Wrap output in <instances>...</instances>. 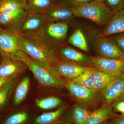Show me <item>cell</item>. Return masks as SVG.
<instances>
[{
	"label": "cell",
	"instance_id": "1",
	"mask_svg": "<svg viewBox=\"0 0 124 124\" xmlns=\"http://www.w3.org/2000/svg\"><path fill=\"white\" fill-rule=\"evenodd\" d=\"M28 13L26 0H0V27L18 32Z\"/></svg>",
	"mask_w": 124,
	"mask_h": 124
},
{
	"label": "cell",
	"instance_id": "2",
	"mask_svg": "<svg viewBox=\"0 0 124 124\" xmlns=\"http://www.w3.org/2000/svg\"><path fill=\"white\" fill-rule=\"evenodd\" d=\"M19 35L21 50L29 57L47 68L54 67L57 63L59 59L55 51L36 37H26Z\"/></svg>",
	"mask_w": 124,
	"mask_h": 124
},
{
	"label": "cell",
	"instance_id": "3",
	"mask_svg": "<svg viewBox=\"0 0 124 124\" xmlns=\"http://www.w3.org/2000/svg\"><path fill=\"white\" fill-rule=\"evenodd\" d=\"M17 58L26 64L41 85L57 88L64 86V81L59 75L54 67L47 68L44 66L22 51L19 52Z\"/></svg>",
	"mask_w": 124,
	"mask_h": 124
},
{
	"label": "cell",
	"instance_id": "4",
	"mask_svg": "<svg viewBox=\"0 0 124 124\" xmlns=\"http://www.w3.org/2000/svg\"><path fill=\"white\" fill-rule=\"evenodd\" d=\"M72 7L74 17L87 19L100 26H105L116 12L104 2L95 1Z\"/></svg>",
	"mask_w": 124,
	"mask_h": 124
},
{
	"label": "cell",
	"instance_id": "5",
	"mask_svg": "<svg viewBox=\"0 0 124 124\" xmlns=\"http://www.w3.org/2000/svg\"><path fill=\"white\" fill-rule=\"evenodd\" d=\"M69 29L68 22H47L38 31L36 37L54 51L64 46Z\"/></svg>",
	"mask_w": 124,
	"mask_h": 124
},
{
	"label": "cell",
	"instance_id": "6",
	"mask_svg": "<svg viewBox=\"0 0 124 124\" xmlns=\"http://www.w3.org/2000/svg\"><path fill=\"white\" fill-rule=\"evenodd\" d=\"M64 81V86L73 97L80 102L88 106H94L100 101L102 96L101 92L88 88L66 80Z\"/></svg>",
	"mask_w": 124,
	"mask_h": 124
},
{
	"label": "cell",
	"instance_id": "7",
	"mask_svg": "<svg viewBox=\"0 0 124 124\" xmlns=\"http://www.w3.org/2000/svg\"><path fill=\"white\" fill-rule=\"evenodd\" d=\"M20 48L19 35L17 32L3 29L0 27V54L1 56L17 59Z\"/></svg>",
	"mask_w": 124,
	"mask_h": 124
},
{
	"label": "cell",
	"instance_id": "8",
	"mask_svg": "<svg viewBox=\"0 0 124 124\" xmlns=\"http://www.w3.org/2000/svg\"><path fill=\"white\" fill-rule=\"evenodd\" d=\"M44 14L47 22H68L74 17L72 7L67 0H57Z\"/></svg>",
	"mask_w": 124,
	"mask_h": 124
},
{
	"label": "cell",
	"instance_id": "9",
	"mask_svg": "<svg viewBox=\"0 0 124 124\" xmlns=\"http://www.w3.org/2000/svg\"><path fill=\"white\" fill-rule=\"evenodd\" d=\"M93 67L111 75L124 74V59H111L99 56L91 57Z\"/></svg>",
	"mask_w": 124,
	"mask_h": 124
},
{
	"label": "cell",
	"instance_id": "10",
	"mask_svg": "<svg viewBox=\"0 0 124 124\" xmlns=\"http://www.w3.org/2000/svg\"><path fill=\"white\" fill-rule=\"evenodd\" d=\"M44 14H28L18 33L26 37H35L47 23Z\"/></svg>",
	"mask_w": 124,
	"mask_h": 124
},
{
	"label": "cell",
	"instance_id": "11",
	"mask_svg": "<svg viewBox=\"0 0 124 124\" xmlns=\"http://www.w3.org/2000/svg\"><path fill=\"white\" fill-rule=\"evenodd\" d=\"M95 47L99 56L111 59H124V53L110 37L97 38Z\"/></svg>",
	"mask_w": 124,
	"mask_h": 124
},
{
	"label": "cell",
	"instance_id": "12",
	"mask_svg": "<svg viewBox=\"0 0 124 124\" xmlns=\"http://www.w3.org/2000/svg\"><path fill=\"white\" fill-rule=\"evenodd\" d=\"M90 67L59 59L54 67L60 77L67 80L71 81L87 70Z\"/></svg>",
	"mask_w": 124,
	"mask_h": 124
},
{
	"label": "cell",
	"instance_id": "13",
	"mask_svg": "<svg viewBox=\"0 0 124 124\" xmlns=\"http://www.w3.org/2000/svg\"><path fill=\"white\" fill-rule=\"evenodd\" d=\"M27 68L26 64L18 59L1 56L0 61V78H11L18 76Z\"/></svg>",
	"mask_w": 124,
	"mask_h": 124
},
{
	"label": "cell",
	"instance_id": "14",
	"mask_svg": "<svg viewBox=\"0 0 124 124\" xmlns=\"http://www.w3.org/2000/svg\"><path fill=\"white\" fill-rule=\"evenodd\" d=\"M124 91V74L116 77L110 81L101 91L107 103L117 100Z\"/></svg>",
	"mask_w": 124,
	"mask_h": 124
},
{
	"label": "cell",
	"instance_id": "15",
	"mask_svg": "<svg viewBox=\"0 0 124 124\" xmlns=\"http://www.w3.org/2000/svg\"><path fill=\"white\" fill-rule=\"evenodd\" d=\"M124 32V10L116 12L97 38H103Z\"/></svg>",
	"mask_w": 124,
	"mask_h": 124
},
{
	"label": "cell",
	"instance_id": "16",
	"mask_svg": "<svg viewBox=\"0 0 124 124\" xmlns=\"http://www.w3.org/2000/svg\"><path fill=\"white\" fill-rule=\"evenodd\" d=\"M58 50L62 60L86 66L93 67L91 57L72 47L63 46Z\"/></svg>",
	"mask_w": 124,
	"mask_h": 124
},
{
	"label": "cell",
	"instance_id": "17",
	"mask_svg": "<svg viewBox=\"0 0 124 124\" xmlns=\"http://www.w3.org/2000/svg\"><path fill=\"white\" fill-rule=\"evenodd\" d=\"M110 103H106L93 111L85 124H101L118 116Z\"/></svg>",
	"mask_w": 124,
	"mask_h": 124
},
{
	"label": "cell",
	"instance_id": "18",
	"mask_svg": "<svg viewBox=\"0 0 124 124\" xmlns=\"http://www.w3.org/2000/svg\"><path fill=\"white\" fill-rule=\"evenodd\" d=\"M57 0H26L28 14H45Z\"/></svg>",
	"mask_w": 124,
	"mask_h": 124
},
{
	"label": "cell",
	"instance_id": "19",
	"mask_svg": "<svg viewBox=\"0 0 124 124\" xmlns=\"http://www.w3.org/2000/svg\"><path fill=\"white\" fill-rule=\"evenodd\" d=\"M92 111L88 106L81 102L77 103L72 109V119L75 124H85Z\"/></svg>",
	"mask_w": 124,
	"mask_h": 124
},
{
	"label": "cell",
	"instance_id": "20",
	"mask_svg": "<svg viewBox=\"0 0 124 124\" xmlns=\"http://www.w3.org/2000/svg\"><path fill=\"white\" fill-rule=\"evenodd\" d=\"M93 72L94 90L100 92L102 91L109 82L117 77L107 74L94 67L93 68Z\"/></svg>",
	"mask_w": 124,
	"mask_h": 124
},
{
	"label": "cell",
	"instance_id": "21",
	"mask_svg": "<svg viewBox=\"0 0 124 124\" xmlns=\"http://www.w3.org/2000/svg\"><path fill=\"white\" fill-rule=\"evenodd\" d=\"M66 108L62 107L56 110L44 113L34 119L33 124H53L60 119Z\"/></svg>",
	"mask_w": 124,
	"mask_h": 124
},
{
	"label": "cell",
	"instance_id": "22",
	"mask_svg": "<svg viewBox=\"0 0 124 124\" xmlns=\"http://www.w3.org/2000/svg\"><path fill=\"white\" fill-rule=\"evenodd\" d=\"M93 68V67H90L87 70L70 81L88 88L94 90Z\"/></svg>",
	"mask_w": 124,
	"mask_h": 124
},
{
	"label": "cell",
	"instance_id": "23",
	"mask_svg": "<svg viewBox=\"0 0 124 124\" xmlns=\"http://www.w3.org/2000/svg\"><path fill=\"white\" fill-rule=\"evenodd\" d=\"M68 42L73 46L85 51L88 52L89 48L85 35L80 29L76 30L68 40Z\"/></svg>",
	"mask_w": 124,
	"mask_h": 124
},
{
	"label": "cell",
	"instance_id": "24",
	"mask_svg": "<svg viewBox=\"0 0 124 124\" xmlns=\"http://www.w3.org/2000/svg\"><path fill=\"white\" fill-rule=\"evenodd\" d=\"M30 116L26 111H21L10 114L7 116L0 124H28Z\"/></svg>",
	"mask_w": 124,
	"mask_h": 124
},
{
	"label": "cell",
	"instance_id": "25",
	"mask_svg": "<svg viewBox=\"0 0 124 124\" xmlns=\"http://www.w3.org/2000/svg\"><path fill=\"white\" fill-rule=\"evenodd\" d=\"M30 78L27 76L20 82L16 89L14 97V104L17 105L24 100L28 93Z\"/></svg>",
	"mask_w": 124,
	"mask_h": 124
},
{
	"label": "cell",
	"instance_id": "26",
	"mask_svg": "<svg viewBox=\"0 0 124 124\" xmlns=\"http://www.w3.org/2000/svg\"><path fill=\"white\" fill-rule=\"evenodd\" d=\"M17 77L11 78L0 89V109L4 107L8 101Z\"/></svg>",
	"mask_w": 124,
	"mask_h": 124
},
{
	"label": "cell",
	"instance_id": "27",
	"mask_svg": "<svg viewBox=\"0 0 124 124\" xmlns=\"http://www.w3.org/2000/svg\"><path fill=\"white\" fill-rule=\"evenodd\" d=\"M62 103L61 99L57 97H49L37 100L36 101L37 106L41 109L44 110L53 109L59 106Z\"/></svg>",
	"mask_w": 124,
	"mask_h": 124
},
{
	"label": "cell",
	"instance_id": "28",
	"mask_svg": "<svg viewBox=\"0 0 124 124\" xmlns=\"http://www.w3.org/2000/svg\"><path fill=\"white\" fill-rule=\"evenodd\" d=\"M103 2L112 11L124 10V0H104Z\"/></svg>",
	"mask_w": 124,
	"mask_h": 124
},
{
	"label": "cell",
	"instance_id": "29",
	"mask_svg": "<svg viewBox=\"0 0 124 124\" xmlns=\"http://www.w3.org/2000/svg\"><path fill=\"white\" fill-rule=\"evenodd\" d=\"M124 53V32L112 36L110 37Z\"/></svg>",
	"mask_w": 124,
	"mask_h": 124
},
{
	"label": "cell",
	"instance_id": "30",
	"mask_svg": "<svg viewBox=\"0 0 124 124\" xmlns=\"http://www.w3.org/2000/svg\"><path fill=\"white\" fill-rule=\"evenodd\" d=\"M113 110L122 114L124 116V100L117 99L113 101L112 104Z\"/></svg>",
	"mask_w": 124,
	"mask_h": 124
},
{
	"label": "cell",
	"instance_id": "31",
	"mask_svg": "<svg viewBox=\"0 0 124 124\" xmlns=\"http://www.w3.org/2000/svg\"><path fill=\"white\" fill-rule=\"evenodd\" d=\"M67 1L72 7H76L92 2L94 0H67Z\"/></svg>",
	"mask_w": 124,
	"mask_h": 124
},
{
	"label": "cell",
	"instance_id": "32",
	"mask_svg": "<svg viewBox=\"0 0 124 124\" xmlns=\"http://www.w3.org/2000/svg\"><path fill=\"white\" fill-rule=\"evenodd\" d=\"M105 124H124V116H118L116 117L104 122Z\"/></svg>",
	"mask_w": 124,
	"mask_h": 124
},
{
	"label": "cell",
	"instance_id": "33",
	"mask_svg": "<svg viewBox=\"0 0 124 124\" xmlns=\"http://www.w3.org/2000/svg\"><path fill=\"white\" fill-rule=\"evenodd\" d=\"M11 78H0V89L5 84H6Z\"/></svg>",
	"mask_w": 124,
	"mask_h": 124
},
{
	"label": "cell",
	"instance_id": "34",
	"mask_svg": "<svg viewBox=\"0 0 124 124\" xmlns=\"http://www.w3.org/2000/svg\"><path fill=\"white\" fill-rule=\"evenodd\" d=\"M118 99H122V100H124V91L123 93L121 94L119 96Z\"/></svg>",
	"mask_w": 124,
	"mask_h": 124
},
{
	"label": "cell",
	"instance_id": "35",
	"mask_svg": "<svg viewBox=\"0 0 124 124\" xmlns=\"http://www.w3.org/2000/svg\"><path fill=\"white\" fill-rule=\"evenodd\" d=\"M95 1H98V2H104V0H94Z\"/></svg>",
	"mask_w": 124,
	"mask_h": 124
},
{
	"label": "cell",
	"instance_id": "36",
	"mask_svg": "<svg viewBox=\"0 0 124 124\" xmlns=\"http://www.w3.org/2000/svg\"><path fill=\"white\" fill-rule=\"evenodd\" d=\"M63 124H75L74 123H70V122H67V123H65Z\"/></svg>",
	"mask_w": 124,
	"mask_h": 124
},
{
	"label": "cell",
	"instance_id": "37",
	"mask_svg": "<svg viewBox=\"0 0 124 124\" xmlns=\"http://www.w3.org/2000/svg\"><path fill=\"white\" fill-rule=\"evenodd\" d=\"M2 115H0V124H1V117H2Z\"/></svg>",
	"mask_w": 124,
	"mask_h": 124
},
{
	"label": "cell",
	"instance_id": "38",
	"mask_svg": "<svg viewBox=\"0 0 124 124\" xmlns=\"http://www.w3.org/2000/svg\"><path fill=\"white\" fill-rule=\"evenodd\" d=\"M1 59V56L0 54V61Z\"/></svg>",
	"mask_w": 124,
	"mask_h": 124
},
{
	"label": "cell",
	"instance_id": "39",
	"mask_svg": "<svg viewBox=\"0 0 124 124\" xmlns=\"http://www.w3.org/2000/svg\"><path fill=\"white\" fill-rule=\"evenodd\" d=\"M105 124V123H104H104H102V124Z\"/></svg>",
	"mask_w": 124,
	"mask_h": 124
}]
</instances>
